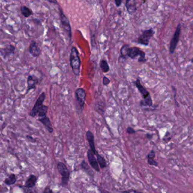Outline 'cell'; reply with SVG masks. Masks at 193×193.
<instances>
[{
    "label": "cell",
    "mask_w": 193,
    "mask_h": 193,
    "mask_svg": "<svg viewBox=\"0 0 193 193\" xmlns=\"http://www.w3.org/2000/svg\"><path fill=\"white\" fill-rule=\"evenodd\" d=\"M120 53L121 57L124 59L128 57L132 59L138 58V61L139 62H145L146 61L145 53L138 47H130L129 45H125L122 47Z\"/></svg>",
    "instance_id": "6da1fadb"
},
{
    "label": "cell",
    "mask_w": 193,
    "mask_h": 193,
    "mask_svg": "<svg viewBox=\"0 0 193 193\" xmlns=\"http://www.w3.org/2000/svg\"><path fill=\"white\" fill-rule=\"evenodd\" d=\"M70 62L71 68L73 73L76 76L80 75L81 60H80L79 53L77 49L73 47L71 48L70 55Z\"/></svg>",
    "instance_id": "7a4b0ae2"
},
{
    "label": "cell",
    "mask_w": 193,
    "mask_h": 193,
    "mask_svg": "<svg viewBox=\"0 0 193 193\" xmlns=\"http://www.w3.org/2000/svg\"><path fill=\"white\" fill-rule=\"evenodd\" d=\"M57 169L62 176V185L67 186L70 179V172L65 164L62 162H58L57 164Z\"/></svg>",
    "instance_id": "3957f363"
},
{
    "label": "cell",
    "mask_w": 193,
    "mask_h": 193,
    "mask_svg": "<svg viewBox=\"0 0 193 193\" xmlns=\"http://www.w3.org/2000/svg\"><path fill=\"white\" fill-rule=\"evenodd\" d=\"M76 99L79 106L80 111L82 112L84 108L86 93L85 90L82 88H77L75 91Z\"/></svg>",
    "instance_id": "277c9868"
},
{
    "label": "cell",
    "mask_w": 193,
    "mask_h": 193,
    "mask_svg": "<svg viewBox=\"0 0 193 193\" xmlns=\"http://www.w3.org/2000/svg\"><path fill=\"white\" fill-rule=\"evenodd\" d=\"M181 30V24L179 23L178 24L176 29L174 32L173 38H172L170 43V54L174 53V51L176 49L177 45L179 43V40Z\"/></svg>",
    "instance_id": "5b68a950"
},
{
    "label": "cell",
    "mask_w": 193,
    "mask_h": 193,
    "mask_svg": "<svg viewBox=\"0 0 193 193\" xmlns=\"http://www.w3.org/2000/svg\"><path fill=\"white\" fill-rule=\"evenodd\" d=\"M45 97H46V94L44 92H43L40 95L39 97L37 99L36 103L35 104L33 108L30 113L31 116L35 117L36 116L38 115L39 111L40 110L41 108H42V107L44 105L43 103L45 99Z\"/></svg>",
    "instance_id": "8992f818"
},
{
    "label": "cell",
    "mask_w": 193,
    "mask_h": 193,
    "mask_svg": "<svg viewBox=\"0 0 193 193\" xmlns=\"http://www.w3.org/2000/svg\"><path fill=\"white\" fill-rule=\"evenodd\" d=\"M154 32L152 29L146 30L143 32L141 35L138 38V43L143 45L147 46L150 42V40L154 35Z\"/></svg>",
    "instance_id": "52a82bcc"
},
{
    "label": "cell",
    "mask_w": 193,
    "mask_h": 193,
    "mask_svg": "<svg viewBox=\"0 0 193 193\" xmlns=\"http://www.w3.org/2000/svg\"><path fill=\"white\" fill-rule=\"evenodd\" d=\"M59 14H60V19L61 21L62 25L64 29L66 31V32L68 34V35L69 36L70 38H71V28L70 23L66 15L63 14V12L61 8L59 9Z\"/></svg>",
    "instance_id": "ba28073f"
},
{
    "label": "cell",
    "mask_w": 193,
    "mask_h": 193,
    "mask_svg": "<svg viewBox=\"0 0 193 193\" xmlns=\"http://www.w3.org/2000/svg\"><path fill=\"white\" fill-rule=\"evenodd\" d=\"M87 156H88V161L89 163V164L90 165L91 167L93 168L95 171L99 172L100 168H99L98 161L96 158L95 157L94 153L90 149H89L87 151Z\"/></svg>",
    "instance_id": "9c48e42d"
},
{
    "label": "cell",
    "mask_w": 193,
    "mask_h": 193,
    "mask_svg": "<svg viewBox=\"0 0 193 193\" xmlns=\"http://www.w3.org/2000/svg\"><path fill=\"white\" fill-rule=\"evenodd\" d=\"M86 136L87 140L89 144L90 148V149L93 151L94 155H96L98 154V152L96 150V149L95 147L94 135L93 133L90 131H88L86 133Z\"/></svg>",
    "instance_id": "30bf717a"
},
{
    "label": "cell",
    "mask_w": 193,
    "mask_h": 193,
    "mask_svg": "<svg viewBox=\"0 0 193 193\" xmlns=\"http://www.w3.org/2000/svg\"><path fill=\"white\" fill-rule=\"evenodd\" d=\"M134 84H135V85H136L137 89L138 90V91L140 92V93L142 95L143 98H145L146 97H147L149 95H150L149 93V92L141 84L140 79H137L136 81L134 82Z\"/></svg>",
    "instance_id": "8fae6325"
},
{
    "label": "cell",
    "mask_w": 193,
    "mask_h": 193,
    "mask_svg": "<svg viewBox=\"0 0 193 193\" xmlns=\"http://www.w3.org/2000/svg\"><path fill=\"white\" fill-rule=\"evenodd\" d=\"M29 53L33 57H38L41 54V50L38 47L36 43L32 41L29 46Z\"/></svg>",
    "instance_id": "7c38bea8"
},
{
    "label": "cell",
    "mask_w": 193,
    "mask_h": 193,
    "mask_svg": "<svg viewBox=\"0 0 193 193\" xmlns=\"http://www.w3.org/2000/svg\"><path fill=\"white\" fill-rule=\"evenodd\" d=\"M38 120L41 123H43V125L45 127L48 132L50 133H53V128L52 127V123L50 122V120L49 118H47L45 116H44L42 118H39Z\"/></svg>",
    "instance_id": "4fadbf2b"
},
{
    "label": "cell",
    "mask_w": 193,
    "mask_h": 193,
    "mask_svg": "<svg viewBox=\"0 0 193 193\" xmlns=\"http://www.w3.org/2000/svg\"><path fill=\"white\" fill-rule=\"evenodd\" d=\"M126 7L130 14H132L136 11V0H126Z\"/></svg>",
    "instance_id": "5bb4252c"
},
{
    "label": "cell",
    "mask_w": 193,
    "mask_h": 193,
    "mask_svg": "<svg viewBox=\"0 0 193 193\" xmlns=\"http://www.w3.org/2000/svg\"><path fill=\"white\" fill-rule=\"evenodd\" d=\"M38 79L35 76L29 75L27 79L28 89L27 92H28L30 90L36 88V85L38 84Z\"/></svg>",
    "instance_id": "9a60e30c"
},
{
    "label": "cell",
    "mask_w": 193,
    "mask_h": 193,
    "mask_svg": "<svg viewBox=\"0 0 193 193\" xmlns=\"http://www.w3.org/2000/svg\"><path fill=\"white\" fill-rule=\"evenodd\" d=\"M37 180H38V177L33 174H31L26 182V184H25L26 187L27 188H32L35 186Z\"/></svg>",
    "instance_id": "2e32d148"
},
{
    "label": "cell",
    "mask_w": 193,
    "mask_h": 193,
    "mask_svg": "<svg viewBox=\"0 0 193 193\" xmlns=\"http://www.w3.org/2000/svg\"><path fill=\"white\" fill-rule=\"evenodd\" d=\"M96 156H97V160L99 165V167L101 169H104V168H106L107 166V163L104 157L99 155L98 153L96 155Z\"/></svg>",
    "instance_id": "e0dca14e"
},
{
    "label": "cell",
    "mask_w": 193,
    "mask_h": 193,
    "mask_svg": "<svg viewBox=\"0 0 193 193\" xmlns=\"http://www.w3.org/2000/svg\"><path fill=\"white\" fill-rule=\"evenodd\" d=\"M140 105L141 106L151 107L152 106V100L151 97L150 95L145 98H143V99H142L140 101Z\"/></svg>",
    "instance_id": "ac0fdd59"
},
{
    "label": "cell",
    "mask_w": 193,
    "mask_h": 193,
    "mask_svg": "<svg viewBox=\"0 0 193 193\" xmlns=\"http://www.w3.org/2000/svg\"><path fill=\"white\" fill-rule=\"evenodd\" d=\"M99 66H100L102 71L104 73H107L110 71V67H109L107 61H106L104 59L101 60L99 63Z\"/></svg>",
    "instance_id": "d6986e66"
},
{
    "label": "cell",
    "mask_w": 193,
    "mask_h": 193,
    "mask_svg": "<svg viewBox=\"0 0 193 193\" xmlns=\"http://www.w3.org/2000/svg\"><path fill=\"white\" fill-rule=\"evenodd\" d=\"M21 12H22V15L26 18H28L29 16H31V15H32V14H33L32 11L31 10L29 9V8H27L26 6L22 7Z\"/></svg>",
    "instance_id": "ffe728a7"
},
{
    "label": "cell",
    "mask_w": 193,
    "mask_h": 193,
    "mask_svg": "<svg viewBox=\"0 0 193 193\" xmlns=\"http://www.w3.org/2000/svg\"><path fill=\"white\" fill-rule=\"evenodd\" d=\"M16 177L14 174H11L10 175L9 177L5 179V183L8 185H11L16 182Z\"/></svg>",
    "instance_id": "44dd1931"
},
{
    "label": "cell",
    "mask_w": 193,
    "mask_h": 193,
    "mask_svg": "<svg viewBox=\"0 0 193 193\" xmlns=\"http://www.w3.org/2000/svg\"><path fill=\"white\" fill-rule=\"evenodd\" d=\"M15 50L14 47L12 45H9L8 47H6L5 49H4V56H9L10 54H13Z\"/></svg>",
    "instance_id": "7402d4cb"
},
{
    "label": "cell",
    "mask_w": 193,
    "mask_h": 193,
    "mask_svg": "<svg viewBox=\"0 0 193 193\" xmlns=\"http://www.w3.org/2000/svg\"><path fill=\"white\" fill-rule=\"evenodd\" d=\"M47 110H48V107H47V106L43 105L42 108L40 109V110L39 111V112L38 113V116L40 118H42L44 116H45L47 113Z\"/></svg>",
    "instance_id": "603a6c76"
},
{
    "label": "cell",
    "mask_w": 193,
    "mask_h": 193,
    "mask_svg": "<svg viewBox=\"0 0 193 193\" xmlns=\"http://www.w3.org/2000/svg\"><path fill=\"white\" fill-rule=\"evenodd\" d=\"M81 168L83 169V170L86 171L88 172V170H89V174H90L89 172H92V170L90 169L89 167L88 164L86 163V162L85 161V160H83L82 162H81Z\"/></svg>",
    "instance_id": "cb8c5ba5"
},
{
    "label": "cell",
    "mask_w": 193,
    "mask_h": 193,
    "mask_svg": "<svg viewBox=\"0 0 193 193\" xmlns=\"http://www.w3.org/2000/svg\"><path fill=\"white\" fill-rule=\"evenodd\" d=\"M147 162H148L149 164H150V165H153V166H155V167H157L158 165V162L155 160H154V159H148Z\"/></svg>",
    "instance_id": "d4e9b609"
},
{
    "label": "cell",
    "mask_w": 193,
    "mask_h": 193,
    "mask_svg": "<svg viewBox=\"0 0 193 193\" xmlns=\"http://www.w3.org/2000/svg\"><path fill=\"white\" fill-rule=\"evenodd\" d=\"M155 157V152L154 150H151L147 155V159H154Z\"/></svg>",
    "instance_id": "484cf974"
},
{
    "label": "cell",
    "mask_w": 193,
    "mask_h": 193,
    "mask_svg": "<svg viewBox=\"0 0 193 193\" xmlns=\"http://www.w3.org/2000/svg\"><path fill=\"white\" fill-rule=\"evenodd\" d=\"M127 133L128 134H134L136 133V131L133 128L131 127H128L127 129Z\"/></svg>",
    "instance_id": "4316f807"
},
{
    "label": "cell",
    "mask_w": 193,
    "mask_h": 193,
    "mask_svg": "<svg viewBox=\"0 0 193 193\" xmlns=\"http://www.w3.org/2000/svg\"><path fill=\"white\" fill-rule=\"evenodd\" d=\"M102 81L104 85H108L110 83V80L106 76H104Z\"/></svg>",
    "instance_id": "83f0119b"
},
{
    "label": "cell",
    "mask_w": 193,
    "mask_h": 193,
    "mask_svg": "<svg viewBox=\"0 0 193 193\" xmlns=\"http://www.w3.org/2000/svg\"><path fill=\"white\" fill-rule=\"evenodd\" d=\"M43 193H53V191H52V189L50 188V187H49V186H47V187H46V188H45V189H44V191H43Z\"/></svg>",
    "instance_id": "f1b7e54d"
},
{
    "label": "cell",
    "mask_w": 193,
    "mask_h": 193,
    "mask_svg": "<svg viewBox=\"0 0 193 193\" xmlns=\"http://www.w3.org/2000/svg\"><path fill=\"white\" fill-rule=\"evenodd\" d=\"M115 4L116 5V6L119 7L122 4V0H115Z\"/></svg>",
    "instance_id": "f546056e"
},
{
    "label": "cell",
    "mask_w": 193,
    "mask_h": 193,
    "mask_svg": "<svg viewBox=\"0 0 193 193\" xmlns=\"http://www.w3.org/2000/svg\"><path fill=\"white\" fill-rule=\"evenodd\" d=\"M26 193H36L34 191L29 189V188H27V190H26Z\"/></svg>",
    "instance_id": "4dcf8cb0"
},
{
    "label": "cell",
    "mask_w": 193,
    "mask_h": 193,
    "mask_svg": "<svg viewBox=\"0 0 193 193\" xmlns=\"http://www.w3.org/2000/svg\"><path fill=\"white\" fill-rule=\"evenodd\" d=\"M47 1L53 4H57V0H47Z\"/></svg>",
    "instance_id": "1f68e13d"
},
{
    "label": "cell",
    "mask_w": 193,
    "mask_h": 193,
    "mask_svg": "<svg viewBox=\"0 0 193 193\" xmlns=\"http://www.w3.org/2000/svg\"><path fill=\"white\" fill-rule=\"evenodd\" d=\"M146 136H147V137L149 138V139H151L152 137V135H151V134H147V135H146Z\"/></svg>",
    "instance_id": "d6a6232c"
},
{
    "label": "cell",
    "mask_w": 193,
    "mask_h": 193,
    "mask_svg": "<svg viewBox=\"0 0 193 193\" xmlns=\"http://www.w3.org/2000/svg\"><path fill=\"white\" fill-rule=\"evenodd\" d=\"M191 62L192 63H193V58H192V59H191Z\"/></svg>",
    "instance_id": "836d02e7"
}]
</instances>
